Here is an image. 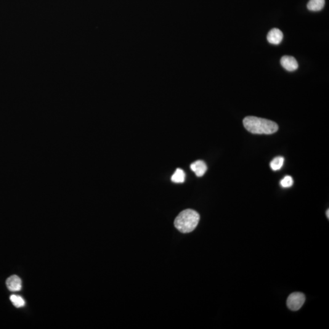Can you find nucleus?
Here are the masks:
<instances>
[{
    "label": "nucleus",
    "mask_w": 329,
    "mask_h": 329,
    "mask_svg": "<svg viewBox=\"0 0 329 329\" xmlns=\"http://www.w3.org/2000/svg\"><path fill=\"white\" fill-rule=\"evenodd\" d=\"M243 124L249 132L254 134H272L278 129L275 122L253 116H247L244 119Z\"/></svg>",
    "instance_id": "1"
},
{
    "label": "nucleus",
    "mask_w": 329,
    "mask_h": 329,
    "mask_svg": "<svg viewBox=\"0 0 329 329\" xmlns=\"http://www.w3.org/2000/svg\"><path fill=\"white\" fill-rule=\"evenodd\" d=\"M200 215L192 209H187L180 212L174 220L176 229L182 233L193 231L200 221Z\"/></svg>",
    "instance_id": "2"
},
{
    "label": "nucleus",
    "mask_w": 329,
    "mask_h": 329,
    "mask_svg": "<svg viewBox=\"0 0 329 329\" xmlns=\"http://www.w3.org/2000/svg\"><path fill=\"white\" fill-rule=\"evenodd\" d=\"M305 301H306V296L303 293L296 292L289 296L287 299V306L293 311H297L303 306Z\"/></svg>",
    "instance_id": "3"
},
{
    "label": "nucleus",
    "mask_w": 329,
    "mask_h": 329,
    "mask_svg": "<svg viewBox=\"0 0 329 329\" xmlns=\"http://www.w3.org/2000/svg\"><path fill=\"white\" fill-rule=\"evenodd\" d=\"M280 64L288 71H294L298 68V63L295 58L289 55H284L281 58Z\"/></svg>",
    "instance_id": "4"
},
{
    "label": "nucleus",
    "mask_w": 329,
    "mask_h": 329,
    "mask_svg": "<svg viewBox=\"0 0 329 329\" xmlns=\"http://www.w3.org/2000/svg\"><path fill=\"white\" fill-rule=\"evenodd\" d=\"M282 32L277 28H273L267 36V40L269 43L273 45H278L283 40Z\"/></svg>",
    "instance_id": "5"
},
{
    "label": "nucleus",
    "mask_w": 329,
    "mask_h": 329,
    "mask_svg": "<svg viewBox=\"0 0 329 329\" xmlns=\"http://www.w3.org/2000/svg\"><path fill=\"white\" fill-rule=\"evenodd\" d=\"M22 280L16 275H11L6 280L7 287L10 291H18L22 289Z\"/></svg>",
    "instance_id": "6"
},
{
    "label": "nucleus",
    "mask_w": 329,
    "mask_h": 329,
    "mask_svg": "<svg viewBox=\"0 0 329 329\" xmlns=\"http://www.w3.org/2000/svg\"><path fill=\"white\" fill-rule=\"evenodd\" d=\"M190 168L193 172H195L196 176L201 177L206 173L208 166L204 161H197L191 164Z\"/></svg>",
    "instance_id": "7"
},
{
    "label": "nucleus",
    "mask_w": 329,
    "mask_h": 329,
    "mask_svg": "<svg viewBox=\"0 0 329 329\" xmlns=\"http://www.w3.org/2000/svg\"><path fill=\"white\" fill-rule=\"evenodd\" d=\"M325 5V0H310L307 4V8L311 11H320Z\"/></svg>",
    "instance_id": "8"
},
{
    "label": "nucleus",
    "mask_w": 329,
    "mask_h": 329,
    "mask_svg": "<svg viewBox=\"0 0 329 329\" xmlns=\"http://www.w3.org/2000/svg\"><path fill=\"white\" fill-rule=\"evenodd\" d=\"M185 174L184 171L177 168L171 177L172 182L174 183H183L185 181Z\"/></svg>",
    "instance_id": "9"
},
{
    "label": "nucleus",
    "mask_w": 329,
    "mask_h": 329,
    "mask_svg": "<svg viewBox=\"0 0 329 329\" xmlns=\"http://www.w3.org/2000/svg\"><path fill=\"white\" fill-rule=\"evenodd\" d=\"M283 163H284V158L281 157V156L275 158L270 163L271 168L274 171L279 170V169L282 168Z\"/></svg>",
    "instance_id": "10"
},
{
    "label": "nucleus",
    "mask_w": 329,
    "mask_h": 329,
    "mask_svg": "<svg viewBox=\"0 0 329 329\" xmlns=\"http://www.w3.org/2000/svg\"><path fill=\"white\" fill-rule=\"evenodd\" d=\"M10 301L12 302V303L15 307H23L25 305V300H24L22 297L20 296L13 294V295L10 296Z\"/></svg>",
    "instance_id": "11"
},
{
    "label": "nucleus",
    "mask_w": 329,
    "mask_h": 329,
    "mask_svg": "<svg viewBox=\"0 0 329 329\" xmlns=\"http://www.w3.org/2000/svg\"><path fill=\"white\" fill-rule=\"evenodd\" d=\"M293 184V179L290 176H286L281 180L280 185L283 188L291 187Z\"/></svg>",
    "instance_id": "12"
},
{
    "label": "nucleus",
    "mask_w": 329,
    "mask_h": 329,
    "mask_svg": "<svg viewBox=\"0 0 329 329\" xmlns=\"http://www.w3.org/2000/svg\"><path fill=\"white\" fill-rule=\"evenodd\" d=\"M329 210H328L327 212H326V216H328V219H329Z\"/></svg>",
    "instance_id": "13"
}]
</instances>
